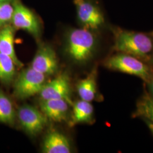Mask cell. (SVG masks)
Returning a JSON list of instances; mask_svg holds the SVG:
<instances>
[{"label": "cell", "mask_w": 153, "mask_h": 153, "mask_svg": "<svg viewBox=\"0 0 153 153\" xmlns=\"http://www.w3.org/2000/svg\"><path fill=\"white\" fill-rule=\"evenodd\" d=\"M20 125L30 136H35L42 131L47 124V117L35 107L25 104L17 111Z\"/></svg>", "instance_id": "7"}, {"label": "cell", "mask_w": 153, "mask_h": 153, "mask_svg": "<svg viewBox=\"0 0 153 153\" xmlns=\"http://www.w3.org/2000/svg\"><path fill=\"white\" fill-rule=\"evenodd\" d=\"M76 19L82 27L97 31L105 23L104 13L96 0H73Z\"/></svg>", "instance_id": "5"}, {"label": "cell", "mask_w": 153, "mask_h": 153, "mask_svg": "<svg viewBox=\"0 0 153 153\" xmlns=\"http://www.w3.org/2000/svg\"><path fill=\"white\" fill-rule=\"evenodd\" d=\"M71 126L79 123H90L93 119L94 108L90 102L81 99L73 104Z\"/></svg>", "instance_id": "14"}, {"label": "cell", "mask_w": 153, "mask_h": 153, "mask_svg": "<svg viewBox=\"0 0 153 153\" xmlns=\"http://www.w3.org/2000/svg\"><path fill=\"white\" fill-rule=\"evenodd\" d=\"M104 65L108 69L138 76L147 82L153 73L143 61L131 55L117 52L105 60Z\"/></svg>", "instance_id": "3"}, {"label": "cell", "mask_w": 153, "mask_h": 153, "mask_svg": "<svg viewBox=\"0 0 153 153\" xmlns=\"http://www.w3.org/2000/svg\"><path fill=\"white\" fill-rule=\"evenodd\" d=\"M71 94V85L69 77L64 73L56 77L44 87L39 93L42 99H65L69 103Z\"/></svg>", "instance_id": "9"}, {"label": "cell", "mask_w": 153, "mask_h": 153, "mask_svg": "<svg viewBox=\"0 0 153 153\" xmlns=\"http://www.w3.org/2000/svg\"><path fill=\"white\" fill-rule=\"evenodd\" d=\"M15 30L16 29L10 24L0 28V53L10 57L16 66L22 68L23 64L17 57L14 47Z\"/></svg>", "instance_id": "12"}, {"label": "cell", "mask_w": 153, "mask_h": 153, "mask_svg": "<svg viewBox=\"0 0 153 153\" xmlns=\"http://www.w3.org/2000/svg\"><path fill=\"white\" fill-rule=\"evenodd\" d=\"M98 40L94 31L85 28L69 29L65 36L64 52L78 64L90 60L96 51Z\"/></svg>", "instance_id": "2"}, {"label": "cell", "mask_w": 153, "mask_h": 153, "mask_svg": "<svg viewBox=\"0 0 153 153\" xmlns=\"http://www.w3.org/2000/svg\"><path fill=\"white\" fill-rule=\"evenodd\" d=\"M147 83L148 84L149 91L153 96V76H152L151 78L150 79V80L147 82Z\"/></svg>", "instance_id": "19"}, {"label": "cell", "mask_w": 153, "mask_h": 153, "mask_svg": "<svg viewBox=\"0 0 153 153\" xmlns=\"http://www.w3.org/2000/svg\"><path fill=\"white\" fill-rule=\"evenodd\" d=\"M14 0H0V2H13Z\"/></svg>", "instance_id": "21"}, {"label": "cell", "mask_w": 153, "mask_h": 153, "mask_svg": "<svg viewBox=\"0 0 153 153\" xmlns=\"http://www.w3.org/2000/svg\"><path fill=\"white\" fill-rule=\"evenodd\" d=\"M15 118L16 113L11 100L0 89V123L12 126Z\"/></svg>", "instance_id": "16"}, {"label": "cell", "mask_w": 153, "mask_h": 153, "mask_svg": "<svg viewBox=\"0 0 153 153\" xmlns=\"http://www.w3.org/2000/svg\"><path fill=\"white\" fill-rule=\"evenodd\" d=\"M13 4L14 12L11 25L15 29L24 30L39 40L42 33V22L38 15L21 0H14Z\"/></svg>", "instance_id": "4"}, {"label": "cell", "mask_w": 153, "mask_h": 153, "mask_svg": "<svg viewBox=\"0 0 153 153\" xmlns=\"http://www.w3.org/2000/svg\"><path fill=\"white\" fill-rule=\"evenodd\" d=\"M149 34V35L153 39V31H151V32H150L149 33H148Z\"/></svg>", "instance_id": "23"}, {"label": "cell", "mask_w": 153, "mask_h": 153, "mask_svg": "<svg viewBox=\"0 0 153 153\" xmlns=\"http://www.w3.org/2000/svg\"><path fill=\"white\" fill-rule=\"evenodd\" d=\"M30 67L45 76H51L56 73L58 71L59 64L53 47L47 43L39 44Z\"/></svg>", "instance_id": "8"}, {"label": "cell", "mask_w": 153, "mask_h": 153, "mask_svg": "<svg viewBox=\"0 0 153 153\" xmlns=\"http://www.w3.org/2000/svg\"><path fill=\"white\" fill-rule=\"evenodd\" d=\"M42 152L44 153H69L71 152V146L64 134L52 131L44 138Z\"/></svg>", "instance_id": "11"}, {"label": "cell", "mask_w": 153, "mask_h": 153, "mask_svg": "<svg viewBox=\"0 0 153 153\" xmlns=\"http://www.w3.org/2000/svg\"><path fill=\"white\" fill-rule=\"evenodd\" d=\"M97 69L94 68L85 78L80 80L76 86L77 92L81 99L91 102L96 97Z\"/></svg>", "instance_id": "13"}, {"label": "cell", "mask_w": 153, "mask_h": 153, "mask_svg": "<svg viewBox=\"0 0 153 153\" xmlns=\"http://www.w3.org/2000/svg\"><path fill=\"white\" fill-rule=\"evenodd\" d=\"M13 12V2H0V28L11 23Z\"/></svg>", "instance_id": "18"}, {"label": "cell", "mask_w": 153, "mask_h": 153, "mask_svg": "<svg viewBox=\"0 0 153 153\" xmlns=\"http://www.w3.org/2000/svg\"><path fill=\"white\" fill-rule=\"evenodd\" d=\"M114 44L117 52L134 56L142 61L149 60L153 53V39L149 33H140L112 27Z\"/></svg>", "instance_id": "1"}, {"label": "cell", "mask_w": 153, "mask_h": 153, "mask_svg": "<svg viewBox=\"0 0 153 153\" xmlns=\"http://www.w3.org/2000/svg\"><path fill=\"white\" fill-rule=\"evenodd\" d=\"M45 84V76L30 67L23 70L14 83V95L25 99L39 94Z\"/></svg>", "instance_id": "6"}, {"label": "cell", "mask_w": 153, "mask_h": 153, "mask_svg": "<svg viewBox=\"0 0 153 153\" xmlns=\"http://www.w3.org/2000/svg\"><path fill=\"white\" fill-rule=\"evenodd\" d=\"M16 63L7 55L0 53V82L9 85L16 76Z\"/></svg>", "instance_id": "15"}, {"label": "cell", "mask_w": 153, "mask_h": 153, "mask_svg": "<svg viewBox=\"0 0 153 153\" xmlns=\"http://www.w3.org/2000/svg\"><path fill=\"white\" fill-rule=\"evenodd\" d=\"M69 103L65 99H42L39 104L40 111L48 119L61 122L67 119Z\"/></svg>", "instance_id": "10"}, {"label": "cell", "mask_w": 153, "mask_h": 153, "mask_svg": "<svg viewBox=\"0 0 153 153\" xmlns=\"http://www.w3.org/2000/svg\"><path fill=\"white\" fill-rule=\"evenodd\" d=\"M149 60L150 61V62H152V64L153 65V53L152 56H150V57L149 59Z\"/></svg>", "instance_id": "22"}, {"label": "cell", "mask_w": 153, "mask_h": 153, "mask_svg": "<svg viewBox=\"0 0 153 153\" xmlns=\"http://www.w3.org/2000/svg\"><path fill=\"white\" fill-rule=\"evenodd\" d=\"M146 124L148 126L149 129L150 130V131H152V133H153V122L148 120H146Z\"/></svg>", "instance_id": "20"}, {"label": "cell", "mask_w": 153, "mask_h": 153, "mask_svg": "<svg viewBox=\"0 0 153 153\" xmlns=\"http://www.w3.org/2000/svg\"><path fill=\"white\" fill-rule=\"evenodd\" d=\"M133 117H142L153 122V98L145 94L137 102Z\"/></svg>", "instance_id": "17"}]
</instances>
